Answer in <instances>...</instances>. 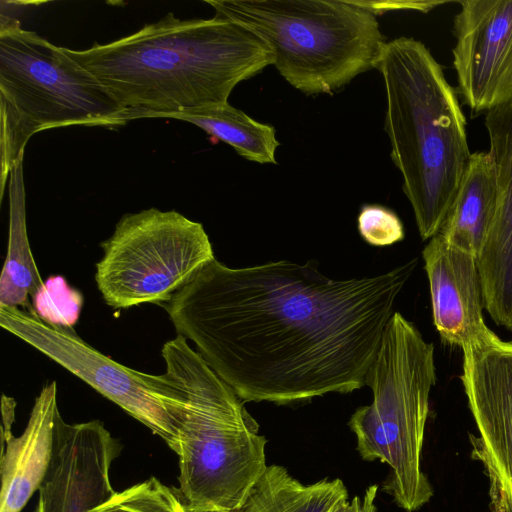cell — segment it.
<instances>
[{
    "label": "cell",
    "instance_id": "5b68a950",
    "mask_svg": "<svg viewBox=\"0 0 512 512\" xmlns=\"http://www.w3.org/2000/svg\"><path fill=\"white\" fill-rule=\"evenodd\" d=\"M215 15L260 37L273 65L295 89L331 94L377 69L386 40L364 2L340 0H207Z\"/></svg>",
    "mask_w": 512,
    "mask_h": 512
},
{
    "label": "cell",
    "instance_id": "7402d4cb",
    "mask_svg": "<svg viewBox=\"0 0 512 512\" xmlns=\"http://www.w3.org/2000/svg\"><path fill=\"white\" fill-rule=\"evenodd\" d=\"M362 238L373 246H388L404 239V227L399 217L380 205H364L358 216Z\"/></svg>",
    "mask_w": 512,
    "mask_h": 512
},
{
    "label": "cell",
    "instance_id": "e0dca14e",
    "mask_svg": "<svg viewBox=\"0 0 512 512\" xmlns=\"http://www.w3.org/2000/svg\"><path fill=\"white\" fill-rule=\"evenodd\" d=\"M348 500L341 479L303 484L280 465H267L235 512H329Z\"/></svg>",
    "mask_w": 512,
    "mask_h": 512
},
{
    "label": "cell",
    "instance_id": "ffe728a7",
    "mask_svg": "<svg viewBox=\"0 0 512 512\" xmlns=\"http://www.w3.org/2000/svg\"><path fill=\"white\" fill-rule=\"evenodd\" d=\"M87 512H188L176 488L155 477L116 492Z\"/></svg>",
    "mask_w": 512,
    "mask_h": 512
},
{
    "label": "cell",
    "instance_id": "cb8c5ba5",
    "mask_svg": "<svg viewBox=\"0 0 512 512\" xmlns=\"http://www.w3.org/2000/svg\"><path fill=\"white\" fill-rule=\"evenodd\" d=\"M348 500L346 501H342L340 503H338L337 505H335L329 512H343L344 511V506H345V503L347 502Z\"/></svg>",
    "mask_w": 512,
    "mask_h": 512
},
{
    "label": "cell",
    "instance_id": "30bf717a",
    "mask_svg": "<svg viewBox=\"0 0 512 512\" xmlns=\"http://www.w3.org/2000/svg\"><path fill=\"white\" fill-rule=\"evenodd\" d=\"M461 380L479 436L472 457L482 462L493 512L512 503V341L493 331L465 346Z\"/></svg>",
    "mask_w": 512,
    "mask_h": 512
},
{
    "label": "cell",
    "instance_id": "277c9868",
    "mask_svg": "<svg viewBox=\"0 0 512 512\" xmlns=\"http://www.w3.org/2000/svg\"><path fill=\"white\" fill-rule=\"evenodd\" d=\"M386 93L385 131L422 240L440 231L471 152L466 119L441 65L419 40L387 41L377 66Z\"/></svg>",
    "mask_w": 512,
    "mask_h": 512
},
{
    "label": "cell",
    "instance_id": "603a6c76",
    "mask_svg": "<svg viewBox=\"0 0 512 512\" xmlns=\"http://www.w3.org/2000/svg\"><path fill=\"white\" fill-rule=\"evenodd\" d=\"M378 492V485L369 486L362 498L355 496L345 503L343 512H376L375 500Z\"/></svg>",
    "mask_w": 512,
    "mask_h": 512
},
{
    "label": "cell",
    "instance_id": "ba28073f",
    "mask_svg": "<svg viewBox=\"0 0 512 512\" xmlns=\"http://www.w3.org/2000/svg\"><path fill=\"white\" fill-rule=\"evenodd\" d=\"M101 247L95 281L115 309L167 303L215 259L201 223L157 208L125 214Z\"/></svg>",
    "mask_w": 512,
    "mask_h": 512
},
{
    "label": "cell",
    "instance_id": "5bb4252c",
    "mask_svg": "<svg viewBox=\"0 0 512 512\" xmlns=\"http://www.w3.org/2000/svg\"><path fill=\"white\" fill-rule=\"evenodd\" d=\"M433 322L441 340L464 348L492 330L483 318L484 297L477 256L447 242L440 234L422 252Z\"/></svg>",
    "mask_w": 512,
    "mask_h": 512
},
{
    "label": "cell",
    "instance_id": "ac0fdd59",
    "mask_svg": "<svg viewBox=\"0 0 512 512\" xmlns=\"http://www.w3.org/2000/svg\"><path fill=\"white\" fill-rule=\"evenodd\" d=\"M23 162L9 175V238L0 277V307L33 308L29 297L44 283L28 241Z\"/></svg>",
    "mask_w": 512,
    "mask_h": 512
},
{
    "label": "cell",
    "instance_id": "d6986e66",
    "mask_svg": "<svg viewBox=\"0 0 512 512\" xmlns=\"http://www.w3.org/2000/svg\"><path fill=\"white\" fill-rule=\"evenodd\" d=\"M171 118L192 123L209 135L230 145L246 160L260 164H276L280 142L276 129L258 122L229 103L211 105L172 113Z\"/></svg>",
    "mask_w": 512,
    "mask_h": 512
},
{
    "label": "cell",
    "instance_id": "8fae6325",
    "mask_svg": "<svg viewBox=\"0 0 512 512\" xmlns=\"http://www.w3.org/2000/svg\"><path fill=\"white\" fill-rule=\"evenodd\" d=\"M452 50L458 91L474 113L512 101V0H463Z\"/></svg>",
    "mask_w": 512,
    "mask_h": 512
},
{
    "label": "cell",
    "instance_id": "2e32d148",
    "mask_svg": "<svg viewBox=\"0 0 512 512\" xmlns=\"http://www.w3.org/2000/svg\"><path fill=\"white\" fill-rule=\"evenodd\" d=\"M498 205L496 172L488 152H474L438 234L453 246L478 255Z\"/></svg>",
    "mask_w": 512,
    "mask_h": 512
},
{
    "label": "cell",
    "instance_id": "6da1fadb",
    "mask_svg": "<svg viewBox=\"0 0 512 512\" xmlns=\"http://www.w3.org/2000/svg\"><path fill=\"white\" fill-rule=\"evenodd\" d=\"M417 263L334 280L311 263L230 268L213 259L165 308L240 399L289 404L366 385Z\"/></svg>",
    "mask_w": 512,
    "mask_h": 512
},
{
    "label": "cell",
    "instance_id": "52a82bcc",
    "mask_svg": "<svg viewBox=\"0 0 512 512\" xmlns=\"http://www.w3.org/2000/svg\"><path fill=\"white\" fill-rule=\"evenodd\" d=\"M125 111L63 49L20 22L0 20V199L11 170L37 132L71 125L124 124Z\"/></svg>",
    "mask_w": 512,
    "mask_h": 512
},
{
    "label": "cell",
    "instance_id": "3957f363",
    "mask_svg": "<svg viewBox=\"0 0 512 512\" xmlns=\"http://www.w3.org/2000/svg\"><path fill=\"white\" fill-rule=\"evenodd\" d=\"M165 373H143L178 429L179 487L188 512H235L267 467V439L244 401L177 335Z\"/></svg>",
    "mask_w": 512,
    "mask_h": 512
},
{
    "label": "cell",
    "instance_id": "44dd1931",
    "mask_svg": "<svg viewBox=\"0 0 512 512\" xmlns=\"http://www.w3.org/2000/svg\"><path fill=\"white\" fill-rule=\"evenodd\" d=\"M31 298L33 310L43 322L63 328H73L83 305L81 292L60 275L49 277Z\"/></svg>",
    "mask_w": 512,
    "mask_h": 512
},
{
    "label": "cell",
    "instance_id": "7c38bea8",
    "mask_svg": "<svg viewBox=\"0 0 512 512\" xmlns=\"http://www.w3.org/2000/svg\"><path fill=\"white\" fill-rule=\"evenodd\" d=\"M121 449L101 421L70 424L59 413L34 512H87L106 501L115 493L110 475Z\"/></svg>",
    "mask_w": 512,
    "mask_h": 512
},
{
    "label": "cell",
    "instance_id": "9c48e42d",
    "mask_svg": "<svg viewBox=\"0 0 512 512\" xmlns=\"http://www.w3.org/2000/svg\"><path fill=\"white\" fill-rule=\"evenodd\" d=\"M0 325L118 405L178 453L177 426L143 372L100 353L73 328L43 322L33 308L0 307Z\"/></svg>",
    "mask_w": 512,
    "mask_h": 512
},
{
    "label": "cell",
    "instance_id": "9a60e30c",
    "mask_svg": "<svg viewBox=\"0 0 512 512\" xmlns=\"http://www.w3.org/2000/svg\"><path fill=\"white\" fill-rule=\"evenodd\" d=\"M58 414L52 381L36 397L23 433L1 436L0 512H21L39 490L52 461Z\"/></svg>",
    "mask_w": 512,
    "mask_h": 512
},
{
    "label": "cell",
    "instance_id": "4fadbf2b",
    "mask_svg": "<svg viewBox=\"0 0 512 512\" xmlns=\"http://www.w3.org/2000/svg\"><path fill=\"white\" fill-rule=\"evenodd\" d=\"M485 126L498 205L477 263L485 309L497 325L512 330V101L487 112Z\"/></svg>",
    "mask_w": 512,
    "mask_h": 512
},
{
    "label": "cell",
    "instance_id": "7a4b0ae2",
    "mask_svg": "<svg viewBox=\"0 0 512 512\" xmlns=\"http://www.w3.org/2000/svg\"><path fill=\"white\" fill-rule=\"evenodd\" d=\"M63 49L105 87L125 123L228 103L240 82L273 65L260 37L217 15L183 20L168 13L112 42Z\"/></svg>",
    "mask_w": 512,
    "mask_h": 512
},
{
    "label": "cell",
    "instance_id": "8992f818",
    "mask_svg": "<svg viewBox=\"0 0 512 512\" xmlns=\"http://www.w3.org/2000/svg\"><path fill=\"white\" fill-rule=\"evenodd\" d=\"M435 383L434 345L395 311L367 376L372 403L359 407L348 426L364 460L390 467L383 489L406 512L420 509L433 496L421 459Z\"/></svg>",
    "mask_w": 512,
    "mask_h": 512
}]
</instances>
